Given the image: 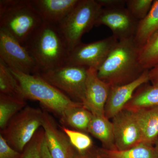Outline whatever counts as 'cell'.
<instances>
[{
  "label": "cell",
  "instance_id": "d4e9b609",
  "mask_svg": "<svg viewBox=\"0 0 158 158\" xmlns=\"http://www.w3.org/2000/svg\"><path fill=\"white\" fill-rule=\"evenodd\" d=\"M61 128L72 146L77 151L84 152L91 148L93 144L92 139L86 133L65 126L61 127Z\"/></svg>",
  "mask_w": 158,
  "mask_h": 158
},
{
  "label": "cell",
  "instance_id": "44dd1931",
  "mask_svg": "<svg viewBox=\"0 0 158 158\" xmlns=\"http://www.w3.org/2000/svg\"><path fill=\"white\" fill-rule=\"evenodd\" d=\"M102 152L108 158H158V152L152 144L142 143L129 149H102Z\"/></svg>",
  "mask_w": 158,
  "mask_h": 158
},
{
  "label": "cell",
  "instance_id": "52a82bcc",
  "mask_svg": "<svg viewBox=\"0 0 158 158\" xmlns=\"http://www.w3.org/2000/svg\"><path fill=\"white\" fill-rule=\"evenodd\" d=\"M88 68L65 65L39 73L43 78L73 101L84 104Z\"/></svg>",
  "mask_w": 158,
  "mask_h": 158
},
{
  "label": "cell",
  "instance_id": "2e32d148",
  "mask_svg": "<svg viewBox=\"0 0 158 158\" xmlns=\"http://www.w3.org/2000/svg\"><path fill=\"white\" fill-rule=\"evenodd\" d=\"M134 112L141 128L143 142L156 144L158 138V106Z\"/></svg>",
  "mask_w": 158,
  "mask_h": 158
},
{
  "label": "cell",
  "instance_id": "603a6c76",
  "mask_svg": "<svg viewBox=\"0 0 158 158\" xmlns=\"http://www.w3.org/2000/svg\"><path fill=\"white\" fill-rule=\"evenodd\" d=\"M139 60L145 70L158 65V31L140 48Z\"/></svg>",
  "mask_w": 158,
  "mask_h": 158
},
{
  "label": "cell",
  "instance_id": "7a4b0ae2",
  "mask_svg": "<svg viewBox=\"0 0 158 158\" xmlns=\"http://www.w3.org/2000/svg\"><path fill=\"white\" fill-rule=\"evenodd\" d=\"M139 51L134 38L118 40L97 70L99 77L111 86L136 80L146 70L140 63Z\"/></svg>",
  "mask_w": 158,
  "mask_h": 158
},
{
  "label": "cell",
  "instance_id": "e0dca14e",
  "mask_svg": "<svg viewBox=\"0 0 158 158\" xmlns=\"http://www.w3.org/2000/svg\"><path fill=\"white\" fill-rule=\"evenodd\" d=\"M88 132L99 140L105 149H116L113 123L105 115L93 114Z\"/></svg>",
  "mask_w": 158,
  "mask_h": 158
},
{
  "label": "cell",
  "instance_id": "9a60e30c",
  "mask_svg": "<svg viewBox=\"0 0 158 158\" xmlns=\"http://www.w3.org/2000/svg\"><path fill=\"white\" fill-rule=\"evenodd\" d=\"M79 0H31L43 20L55 25H59Z\"/></svg>",
  "mask_w": 158,
  "mask_h": 158
},
{
  "label": "cell",
  "instance_id": "8fae6325",
  "mask_svg": "<svg viewBox=\"0 0 158 158\" xmlns=\"http://www.w3.org/2000/svg\"><path fill=\"white\" fill-rule=\"evenodd\" d=\"M116 149H129L143 142V136L134 111L124 109L113 118Z\"/></svg>",
  "mask_w": 158,
  "mask_h": 158
},
{
  "label": "cell",
  "instance_id": "f1b7e54d",
  "mask_svg": "<svg viewBox=\"0 0 158 158\" xmlns=\"http://www.w3.org/2000/svg\"><path fill=\"white\" fill-rule=\"evenodd\" d=\"M69 158H107L102 152L100 149H90L79 152L74 149Z\"/></svg>",
  "mask_w": 158,
  "mask_h": 158
},
{
  "label": "cell",
  "instance_id": "ffe728a7",
  "mask_svg": "<svg viewBox=\"0 0 158 158\" xmlns=\"http://www.w3.org/2000/svg\"><path fill=\"white\" fill-rule=\"evenodd\" d=\"M92 115L89 110L82 105L66 111L60 117V119L65 127H70L84 133L88 132Z\"/></svg>",
  "mask_w": 158,
  "mask_h": 158
},
{
  "label": "cell",
  "instance_id": "4fadbf2b",
  "mask_svg": "<svg viewBox=\"0 0 158 158\" xmlns=\"http://www.w3.org/2000/svg\"><path fill=\"white\" fill-rule=\"evenodd\" d=\"M149 70L132 81L121 85L111 86L105 108V115L113 118L122 110L132 98L136 90L141 85L149 82Z\"/></svg>",
  "mask_w": 158,
  "mask_h": 158
},
{
  "label": "cell",
  "instance_id": "484cf974",
  "mask_svg": "<svg viewBox=\"0 0 158 158\" xmlns=\"http://www.w3.org/2000/svg\"><path fill=\"white\" fill-rule=\"evenodd\" d=\"M44 139L43 129L38 130L25 148L19 158H41L40 151Z\"/></svg>",
  "mask_w": 158,
  "mask_h": 158
},
{
  "label": "cell",
  "instance_id": "ac0fdd59",
  "mask_svg": "<svg viewBox=\"0 0 158 158\" xmlns=\"http://www.w3.org/2000/svg\"><path fill=\"white\" fill-rule=\"evenodd\" d=\"M158 31V0H155L147 15L139 21L134 41L139 48Z\"/></svg>",
  "mask_w": 158,
  "mask_h": 158
},
{
  "label": "cell",
  "instance_id": "d6a6232c",
  "mask_svg": "<svg viewBox=\"0 0 158 158\" xmlns=\"http://www.w3.org/2000/svg\"><path fill=\"white\" fill-rule=\"evenodd\" d=\"M156 149L157 151L158 152V138L156 142Z\"/></svg>",
  "mask_w": 158,
  "mask_h": 158
},
{
  "label": "cell",
  "instance_id": "7402d4cb",
  "mask_svg": "<svg viewBox=\"0 0 158 158\" xmlns=\"http://www.w3.org/2000/svg\"><path fill=\"white\" fill-rule=\"evenodd\" d=\"M27 106L26 99L0 94V128L4 129L11 118Z\"/></svg>",
  "mask_w": 158,
  "mask_h": 158
},
{
  "label": "cell",
  "instance_id": "7c38bea8",
  "mask_svg": "<svg viewBox=\"0 0 158 158\" xmlns=\"http://www.w3.org/2000/svg\"><path fill=\"white\" fill-rule=\"evenodd\" d=\"M111 87L99 77L97 69L88 68L84 106L93 114L105 115V106Z\"/></svg>",
  "mask_w": 158,
  "mask_h": 158
},
{
  "label": "cell",
  "instance_id": "1f68e13d",
  "mask_svg": "<svg viewBox=\"0 0 158 158\" xmlns=\"http://www.w3.org/2000/svg\"><path fill=\"white\" fill-rule=\"evenodd\" d=\"M40 156H41V158H52L46 144L45 139H44L41 146Z\"/></svg>",
  "mask_w": 158,
  "mask_h": 158
},
{
  "label": "cell",
  "instance_id": "ba28073f",
  "mask_svg": "<svg viewBox=\"0 0 158 158\" xmlns=\"http://www.w3.org/2000/svg\"><path fill=\"white\" fill-rule=\"evenodd\" d=\"M0 59L10 69L27 74L39 73L40 69L27 49L8 31L0 28Z\"/></svg>",
  "mask_w": 158,
  "mask_h": 158
},
{
  "label": "cell",
  "instance_id": "d6986e66",
  "mask_svg": "<svg viewBox=\"0 0 158 158\" xmlns=\"http://www.w3.org/2000/svg\"><path fill=\"white\" fill-rule=\"evenodd\" d=\"M147 83L136 90L124 109L135 111L158 106V86Z\"/></svg>",
  "mask_w": 158,
  "mask_h": 158
},
{
  "label": "cell",
  "instance_id": "8992f818",
  "mask_svg": "<svg viewBox=\"0 0 158 158\" xmlns=\"http://www.w3.org/2000/svg\"><path fill=\"white\" fill-rule=\"evenodd\" d=\"M43 117V111L27 106L11 118L1 134L12 148L22 153L41 127Z\"/></svg>",
  "mask_w": 158,
  "mask_h": 158
},
{
  "label": "cell",
  "instance_id": "4316f807",
  "mask_svg": "<svg viewBox=\"0 0 158 158\" xmlns=\"http://www.w3.org/2000/svg\"><path fill=\"white\" fill-rule=\"evenodd\" d=\"M153 2V0H127L126 7L135 18L140 21L148 14Z\"/></svg>",
  "mask_w": 158,
  "mask_h": 158
},
{
  "label": "cell",
  "instance_id": "83f0119b",
  "mask_svg": "<svg viewBox=\"0 0 158 158\" xmlns=\"http://www.w3.org/2000/svg\"><path fill=\"white\" fill-rule=\"evenodd\" d=\"M21 153L10 146L2 135H0V158H19Z\"/></svg>",
  "mask_w": 158,
  "mask_h": 158
},
{
  "label": "cell",
  "instance_id": "277c9868",
  "mask_svg": "<svg viewBox=\"0 0 158 158\" xmlns=\"http://www.w3.org/2000/svg\"><path fill=\"white\" fill-rule=\"evenodd\" d=\"M43 22L31 0L0 1V28L23 45Z\"/></svg>",
  "mask_w": 158,
  "mask_h": 158
},
{
  "label": "cell",
  "instance_id": "5bb4252c",
  "mask_svg": "<svg viewBox=\"0 0 158 158\" xmlns=\"http://www.w3.org/2000/svg\"><path fill=\"white\" fill-rule=\"evenodd\" d=\"M44 139L49 152L52 158H69L74 148L67 136L58 129L54 118L43 111L42 126Z\"/></svg>",
  "mask_w": 158,
  "mask_h": 158
},
{
  "label": "cell",
  "instance_id": "3957f363",
  "mask_svg": "<svg viewBox=\"0 0 158 158\" xmlns=\"http://www.w3.org/2000/svg\"><path fill=\"white\" fill-rule=\"evenodd\" d=\"M10 69L18 82L24 98L39 102L46 109L60 117L67 110L83 105L73 101L39 73L27 74Z\"/></svg>",
  "mask_w": 158,
  "mask_h": 158
},
{
  "label": "cell",
  "instance_id": "cb8c5ba5",
  "mask_svg": "<svg viewBox=\"0 0 158 158\" xmlns=\"http://www.w3.org/2000/svg\"><path fill=\"white\" fill-rule=\"evenodd\" d=\"M0 94L24 98L17 80L10 69L0 59Z\"/></svg>",
  "mask_w": 158,
  "mask_h": 158
},
{
  "label": "cell",
  "instance_id": "5b68a950",
  "mask_svg": "<svg viewBox=\"0 0 158 158\" xmlns=\"http://www.w3.org/2000/svg\"><path fill=\"white\" fill-rule=\"evenodd\" d=\"M102 9L96 0H79L75 7L58 25L70 52L81 43L83 35L95 26Z\"/></svg>",
  "mask_w": 158,
  "mask_h": 158
},
{
  "label": "cell",
  "instance_id": "30bf717a",
  "mask_svg": "<svg viewBox=\"0 0 158 158\" xmlns=\"http://www.w3.org/2000/svg\"><path fill=\"white\" fill-rule=\"evenodd\" d=\"M139 21L130 13L126 7L102 8L95 22V26L104 25L113 32L118 40L134 38Z\"/></svg>",
  "mask_w": 158,
  "mask_h": 158
},
{
  "label": "cell",
  "instance_id": "9c48e42d",
  "mask_svg": "<svg viewBox=\"0 0 158 158\" xmlns=\"http://www.w3.org/2000/svg\"><path fill=\"white\" fill-rule=\"evenodd\" d=\"M118 41L112 36L95 42H81L69 52L65 65L92 68L98 70Z\"/></svg>",
  "mask_w": 158,
  "mask_h": 158
},
{
  "label": "cell",
  "instance_id": "6da1fadb",
  "mask_svg": "<svg viewBox=\"0 0 158 158\" xmlns=\"http://www.w3.org/2000/svg\"><path fill=\"white\" fill-rule=\"evenodd\" d=\"M23 46L36 61L40 73L65 65L70 52L59 26L44 22Z\"/></svg>",
  "mask_w": 158,
  "mask_h": 158
},
{
  "label": "cell",
  "instance_id": "4dcf8cb0",
  "mask_svg": "<svg viewBox=\"0 0 158 158\" xmlns=\"http://www.w3.org/2000/svg\"><path fill=\"white\" fill-rule=\"evenodd\" d=\"M148 73L152 85L158 86V65L149 69Z\"/></svg>",
  "mask_w": 158,
  "mask_h": 158
},
{
  "label": "cell",
  "instance_id": "f546056e",
  "mask_svg": "<svg viewBox=\"0 0 158 158\" xmlns=\"http://www.w3.org/2000/svg\"><path fill=\"white\" fill-rule=\"evenodd\" d=\"M102 8H114L125 7L127 0H96Z\"/></svg>",
  "mask_w": 158,
  "mask_h": 158
}]
</instances>
